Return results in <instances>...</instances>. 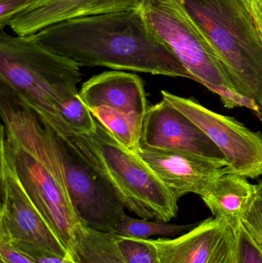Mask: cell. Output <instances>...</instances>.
<instances>
[{
  "label": "cell",
  "instance_id": "obj_1",
  "mask_svg": "<svg viewBox=\"0 0 262 263\" xmlns=\"http://www.w3.org/2000/svg\"><path fill=\"white\" fill-rule=\"evenodd\" d=\"M38 43L80 67L110 68L194 80L149 26L141 9L72 18L35 34Z\"/></svg>",
  "mask_w": 262,
  "mask_h": 263
},
{
  "label": "cell",
  "instance_id": "obj_2",
  "mask_svg": "<svg viewBox=\"0 0 262 263\" xmlns=\"http://www.w3.org/2000/svg\"><path fill=\"white\" fill-rule=\"evenodd\" d=\"M1 149L28 196L65 248L80 223L69 198L55 132L0 86Z\"/></svg>",
  "mask_w": 262,
  "mask_h": 263
},
{
  "label": "cell",
  "instance_id": "obj_3",
  "mask_svg": "<svg viewBox=\"0 0 262 263\" xmlns=\"http://www.w3.org/2000/svg\"><path fill=\"white\" fill-rule=\"evenodd\" d=\"M80 66L42 46L35 35L0 32V82L59 136H67L60 118L78 95Z\"/></svg>",
  "mask_w": 262,
  "mask_h": 263
},
{
  "label": "cell",
  "instance_id": "obj_4",
  "mask_svg": "<svg viewBox=\"0 0 262 263\" xmlns=\"http://www.w3.org/2000/svg\"><path fill=\"white\" fill-rule=\"evenodd\" d=\"M235 91L262 114V35L244 0H181Z\"/></svg>",
  "mask_w": 262,
  "mask_h": 263
},
{
  "label": "cell",
  "instance_id": "obj_5",
  "mask_svg": "<svg viewBox=\"0 0 262 263\" xmlns=\"http://www.w3.org/2000/svg\"><path fill=\"white\" fill-rule=\"evenodd\" d=\"M68 137L129 211L147 220L169 222L176 217L178 199L136 153L123 146L97 120L90 134Z\"/></svg>",
  "mask_w": 262,
  "mask_h": 263
},
{
  "label": "cell",
  "instance_id": "obj_6",
  "mask_svg": "<svg viewBox=\"0 0 262 263\" xmlns=\"http://www.w3.org/2000/svg\"><path fill=\"white\" fill-rule=\"evenodd\" d=\"M141 10L153 32L172 49L195 82L235 90L181 0H143Z\"/></svg>",
  "mask_w": 262,
  "mask_h": 263
},
{
  "label": "cell",
  "instance_id": "obj_7",
  "mask_svg": "<svg viewBox=\"0 0 262 263\" xmlns=\"http://www.w3.org/2000/svg\"><path fill=\"white\" fill-rule=\"evenodd\" d=\"M55 138L68 193L80 222L96 231L115 233L126 216L118 193L82 156L68 136L55 132Z\"/></svg>",
  "mask_w": 262,
  "mask_h": 263
},
{
  "label": "cell",
  "instance_id": "obj_8",
  "mask_svg": "<svg viewBox=\"0 0 262 263\" xmlns=\"http://www.w3.org/2000/svg\"><path fill=\"white\" fill-rule=\"evenodd\" d=\"M163 99L190 119L226 156L229 173L246 179L262 176V134L235 119L217 114L191 99L162 91Z\"/></svg>",
  "mask_w": 262,
  "mask_h": 263
},
{
  "label": "cell",
  "instance_id": "obj_9",
  "mask_svg": "<svg viewBox=\"0 0 262 263\" xmlns=\"http://www.w3.org/2000/svg\"><path fill=\"white\" fill-rule=\"evenodd\" d=\"M0 153V240L28 244L66 257L69 252L29 199L5 153Z\"/></svg>",
  "mask_w": 262,
  "mask_h": 263
},
{
  "label": "cell",
  "instance_id": "obj_10",
  "mask_svg": "<svg viewBox=\"0 0 262 263\" xmlns=\"http://www.w3.org/2000/svg\"><path fill=\"white\" fill-rule=\"evenodd\" d=\"M140 146L226 160L221 149L203 129L164 99L148 109Z\"/></svg>",
  "mask_w": 262,
  "mask_h": 263
},
{
  "label": "cell",
  "instance_id": "obj_11",
  "mask_svg": "<svg viewBox=\"0 0 262 263\" xmlns=\"http://www.w3.org/2000/svg\"><path fill=\"white\" fill-rule=\"evenodd\" d=\"M160 263H235V230L217 218H209L175 239H147Z\"/></svg>",
  "mask_w": 262,
  "mask_h": 263
},
{
  "label": "cell",
  "instance_id": "obj_12",
  "mask_svg": "<svg viewBox=\"0 0 262 263\" xmlns=\"http://www.w3.org/2000/svg\"><path fill=\"white\" fill-rule=\"evenodd\" d=\"M135 153L178 200L189 193L201 196L220 176L229 173L226 160L141 146Z\"/></svg>",
  "mask_w": 262,
  "mask_h": 263
},
{
  "label": "cell",
  "instance_id": "obj_13",
  "mask_svg": "<svg viewBox=\"0 0 262 263\" xmlns=\"http://www.w3.org/2000/svg\"><path fill=\"white\" fill-rule=\"evenodd\" d=\"M143 0H39L14 17L9 27L17 35H35L42 29L72 18L141 9Z\"/></svg>",
  "mask_w": 262,
  "mask_h": 263
},
{
  "label": "cell",
  "instance_id": "obj_14",
  "mask_svg": "<svg viewBox=\"0 0 262 263\" xmlns=\"http://www.w3.org/2000/svg\"><path fill=\"white\" fill-rule=\"evenodd\" d=\"M79 97L89 109L109 108L143 120L149 109L143 80L121 70L94 76L83 83Z\"/></svg>",
  "mask_w": 262,
  "mask_h": 263
},
{
  "label": "cell",
  "instance_id": "obj_15",
  "mask_svg": "<svg viewBox=\"0 0 262 263\" xmlns=\"http://www.w3.org/2000/svg\"><path fill=\"white\" fill-rule=\"evenodd\" d=\"M255 195V185L246 178L228 173L220 176L201 197L213 217L235 230Z\"/></svg>",
  "mask_w": 262,
  "mask_h": 263
},
{
  "label": "cell",
  "instance_id": "obj_16",
  "mask_svg": "<svg viewBox=\"0 0 262 263\" xmlns=\"http://www.w3.org/2000/svg\"><path fill=\"white\" fill-rule=\"evenodd\" d=\"M69 253L78 263H129L118 247L116 235L92 230L81 222Z\"/></svg>",
  "mask_w": 262,
  "mask_h": 263
},
{
  "label": "cell",
  "instance_id": "obj_17",
  "mask_svg": "<svg viewBox=\"0 0 262 263\" xmlns=\"http://www.w3.org/2000/svg\"><path fill=\"white\" fill-rule=\"evenodd\" d=\"M90 111L123 146L134 153L139 148L144 120L109 108L96 107Z\"/></svg>",
  "mask_w": 262,
  "mask_h": 263
},
{
  "label": "cell",
  "instance_id": "obj_18",
  "mask_svg": "<svg viewBox=\"0 0 262 263\" xmlns=\"http://www.w3.org/2000/svg\"><path fill=\"white\" fill-rule=\"evenodd\" d=\"M195 225H176L163 221L134 219L126 215L114 234L137 239H150L155 236H175L192 230Z\"/></svg>",
  "mask_w": 262,
  "mask_h": 263
},
{
  "label": "cell",
  "instance_id": "obj_19",
  "mask_svg": "<svg viewBox=\"0 0 262 263\" xmlns=\"http://www.w3.org/2000/svg\"><path fill=\"white\" fill-rule=\"evenodd\" d=\"M60 118L67 136L90 134L96 128V120L79 97V92L65 105Z\"/></svg>",
  "mask_w": 262,
  "mask_h": 263
},
{
  "label": "cell",
  "instance_id": "obj_20",
  "mask_svg": "<svg viewBox=\"0 0 262 263\" xmlns=\"http://www.w3.org/2000/svg\"><path fill=\"white\" fill-rule=\"evenodd\" d=\"M116 237L118 247L129 263H160L155 248L147 239H131L118 235Z\"/></svg>",
  "mask_w": 262,
  "mask_h": 263
},
{
  "label": "cell",
  "instance_id": "obj_21",
  "mask_svg": "<svg viewBox=\"0 0 262 263\" xmlns=\"http://www.w3.org/2000/svg\"><path fill=\"white\" fill-rule=\"evenodd\" d=\"M209 90L218 94L221 99L225 107L228 109H233L235 107H246L255 112L258 118L262 121V114L258 103L250 97L243 95L230 88L218 85L203 83Z\"/></svg>",
  "mask_w": 262,
  "mask_h": 263
},
{
  "label": "cell",
  "instance_id": "obj_22",
  "mask_svg": "<svg viewBox=\"0 0 262 263\" xmlns=\"http://www.w3.org/2000/svg\"><path fill=\"white\" fill-rule=\"evenodd\" d=\"M236 238L235 263H262V249L249 234L243 224L235 230Z\"/></svg>",
  "mask_w": 262,
  "mask_h": 263
},
{
  "label": "cell",
  "instance_id": "obj_23",
  "mask_svg": "<svg viewBox=\"0 0 262 263\" xmlns=\"http://www.w3.org/2000/svg\"><path fill=\"white\" fill-rule=\"evenodd\" d=\"M241 223L262 249V200L256 195L243 215Z\"/></svg>",
  "mask_w": 262,
  "mask_h": 263
},
{
  "label": "cell",
  "instance_id": "obj_24",
  "mask_svg": "<svg viewBox=\"0 0 262 263\" xmlns=\"http://www.w3.org/2000/svg\"><path fill=\"white\" fill-rule=\"evenodd\" d=\"M33 3V0H0V30H4L15 15L26 10Z\"/></svg>",
  "mask_w": 262,
  "mask_h": 263
},
{
  "label": "cell",
  "instance_id": "obj_25",
  "mask_svg": "<svg viewBox=\"0 0 262 263\" xmlns=\"http://www.w3.org/2000/svg\"><path fill=\"white\" fill-rule=\"evenodd\" d=\"M0 262L3 263H34L27 256L4 241L0 240Z\"/></svg>",
  "mask_w": 262,
  "mask_h": 263
},
{
  "label": "cell",
  "instance_id": "obj_26",
  "mask_svg": "<svg viewBox=\"0 0 262 263\" xmlns=\"http://www.w3.org/2000/svg\"><path fill=\"white\" fill-rule=\"evenodd\" d=\"M262 35V0H244Z\"/></svg>",
  "mask_w": 262,
  "mask_h": 263
},
{
  "label": "cell",
  "instance_id": "obj_27",
  "mask_svg": "<svg viewBox=\"0 0 262 263\" xmlns=\"http://www.w3.org/2000/svg\"><path fill=\"white\" fill-rule=\"evenodd\" d=\"M255 193H256V196L262 200V179L257 185H255Z\"/></svg>",
  "mask_w": 262,
  "mask_h": 263
},
{
  "label": "cell",
  "instance_id": "obj_28",
  "mask_svg": "<svg viewBox=\"0 0 262 263\" xmlns=\"http://www.w3.org/2000/svg\"><path fill=\"white\" fill-rule=\"evenodd\" d=\"M71 256V255H70ZM70 263H78L76 261L74 260L73 258L72 257V256H71V262Z\"/></svg>",
  "mask_w": 262,
  "mask_h": 263
},
{
  "label": "cell",
  "instance_id": "obj_29",
  "mask_svg": "<svg viewBox=\"0 0 262 263\" xmlns=\"http://www.w3.org/2000/svg\"><path fill=\"white\" fill-rule=\"evenodd\" d=\"M33 1H34V3H35V2L39 1V0H33Z\"/></svg>",
  "mask_w": 262,
  "mask_h": 263
},
{
  "label": "cell",
  "instance_id": "obj_30",
  "mask_svg": "<svg viewBox=\"0 0 262 263\" xmlns=\"http://www.w3.org/2000/svg\"><path fill=\"white\" fill-rule=\"evenodd\" d=\"M1 262V263H3V262Z\"/></svg>",
  "mask_w": 262,
  "mask_h": 263
}]
</instances>
